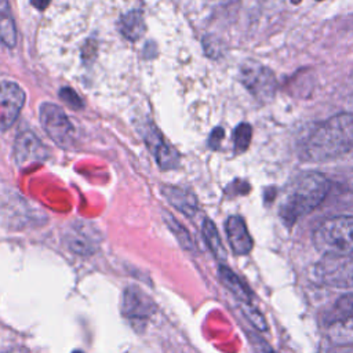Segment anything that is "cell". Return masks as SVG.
Returning a JSON list of instances; mask_svg holds the SVG:
<instances>
[{
  "label": "cell",
  "instance_id": "obj_10",
  "mask_svg": "<svg viewBox=\"0 0 353 353\" xmlns=\"http://www.w3.org/2000/svg\"><path fill=\"white\" fill-rule=\"evenodd\" d=\"M48 150L44 143L32 132H21L14 143V157L19 168H26L47 159Z\"/></svg>",
  "mask_w": 353,
  "mask_h": 353
},
{
  "label": "cell",
  "instance_id": "obj_3",
  "mask_svg": "<svg viewBox=\"0 0 353 353\" xmlns=\"http://www.w3.org/2000/svg\"><path fill=\"white\" fill-rule=\"evenodd\" d=\"M313 245L323 255H353V216L324 219L313 230Z\"/></svg>",
  "mask_w": 353,
  "mask_h": 353
},
{
  "label": "cell",
  "instance_id": "obj_6",
  "mask_svg": "<svg viewBox=\"0 0 353 353\" xmlns=\"http://www.w3.org/2000/svg\"><path fill=\"white\" fill-rule=\"evenodd\" d=\"M240 79L243 85L259 102L266 103L274 98L277 80L274 73L258 61H245L240 66Z\"/></svg>",
  "mask_w": 353,
  "mask_h": 353
},
{
  "label": "cell",
  "instance_id": "obj_25",
  "mask_svg": "<svg viewBox=\"0 0 353 353\" xmlns=\"http://www.w3.org/2000/svg\"><path fill=\"white\" fill-rule=\"evenodd\" d=\"M50 1H51V0H30L32 6L36 7L37 10H44V8L50 4Z\"/></svg>",
  "mask_w": 353,
  "mask_h": 353
},
{
  "label": "cell",
  "instance_id": "obj_19",
  "mask_svg": "<svg viewBox=\"0 0 353 353\" xmlns=\"http://www.w3.org/2000/svg\"><path fill=\"white\" fill-rule=\"evenodd\" d=\"M240 310L256 331H261V332L268 331V323L256 307H254L251 303L240 302Z\"/></svg>",
  "mask_w": 353,
  "mask_h": 353
},
{
  "label": "cell",
  "instance_id": "obj_14",
  "mask_svg": "<svg viewBox=\"0 0 353 353\" xmlns=\"http://www.w3.org/2000/svg\"><path fill=\"white\" fill-rule=\"evenodd\" d=\"M218 276L221 283L234 295L239 302L251 303V292L240 280V277L225 263H219L218 266Z\"/></svg>",
  "mask_w": 353,
  "mask_h": 353
},
{
  "label": "cell",
  "instance_id": "obj_20",
  "mask_svg": "<svg viewBox=\"0 0 353 353\" xmlns=\"http://www.w3.org/2000/svg\"><path fill=\"white\" fill-rule=\"evenodd\" d=\"M251 137H252V128L250 124L247 123H241L237 125V128L234 130V149L236 152H244L250 142H251Z\"/></svg>",
  "mask_w": 353,
  "mask_h": 353
},
{
  "label": "cell",
  "instance_id": "obj_17",
  "mask_svg": "<svg viewBox=\"0 0 353 353\" xmlns=\"http://www.w3.org/2000/svg\"><path fill=\"white\" fill-rule=\"evenodd\" d=\"M201 232H203L204 241L208 250L211 251V254L215 256V259L219 261V263H223L226 261V250L223 247V243L221 240V236L215 223L211 219L205 218L201 225Z\"/></svg>",
  "mask_w": 353,
  "mask_h": 353
},
{
  "label": "cell",
  "instance_id": "obj_23",
  "mask_svg": "<svg viewBox=\"0 0 353 353\" xmlns=\"http://www.w3.org/2000/svg\"><path fill=\"white\" fill-rule=\"evenodd\" d=\"M247 335H248V339L251 341V345H252V347H254V350H255L256 353H277V352L273 350V347H272L269 343H266L259 335H256V334H254V332H248V331H247Z\"/></svg>",
  "mask_w": 353,
  "mask_h": 353
},
{
  "label": "cell",
  "instance_id": "obj_4",
  "mask_svg": "<svg viewBox=\"0 0 353 353\" xmlns=\"http://www.w3.org/2000/svg\"><path fill=\"white\" fill-rule=\"evenodd\" d=\"M312 279L334 290L353 291V255H324L313 266Z\"/></svg>",
  "mask_w": 353,
  "mask_h": 353
},
{
  "label": "cell",
  "instance_id": "obj_2",
  "mask_svg": "<svg viewBox=\"0 0 353 353\" xmlns=\"http://www.w3.org/2000/svg\"><path fill=\"white\" fill-rule=\"evenodd\" d=\"M330 181L319 172H310L301 176L285 193L281 200L279 214L288 226L299 218L312 212L327 196Z\"/></svg>",
  "mask_w": 353,
  "mask_h": 353
},
{
  "label": "cell",
  "instance_id": "obj_8",
  "mask_svg": "<svg viewBox=\"0 0 353 353\" xmlns=\"http://www.w3.org/2000/svg\"><path fill=\"white\" fill-rule=\"evenodd\" d=\"M40 121L44 131L55 145L65 149H70L73 146L74 128L58 105L44 102L40 106Z\"/></svg>",
  "mask_w": 353,
  "mask_h": 353
},
{
  "label": "cell",
  "instance_id": "obj_26",
  "mask_svg": "<svg viewBox=\"0 0 353 353\" xmlns=\"http://www.w3.org/2000/svg\"><path fill=\"white\" fill-rule=\"evenodd\" d=\"M72 353H84V352H81V350H74V352H72Z\"/></svg>",
  "mask_w": 353,
  "mask_h": 353
},
{
  "label": "cell",
  "instance_id": "obj_1",
  "mask_svg": "<svg viewBox=\"0 0 353 353\" xmlns=\"http://www.w3.org/2000/svg\"><path fill=\"white\" fill-rule=\"evenodd\" d=\"M353 149V113H338L321 121L305 139L303 157L310 161L334 160Z\"/></svg>",
  "mask_w": 353,
  "mask_h": 353
},
{
  "label": "cell",
  "instance_id": "obj_13",
  "mask_svg": "<svg viewBox=\"0 0 353 353\" xmlns=\"http://www.w3.org/2000/svg\"><path fill=\"white\" fill-rule=\"evenodd\" d=\"M161 193L167 199V201L183 215L189 218L196 215L199 210V203L196 196L190 190L181 186L164 185L161 186Z\"/></svg>",
  "mask_w": 353,
  "mask_h": 353
},
{
  "label": "cell",
  "instance_id": "obj_21",
  "mask_svg": "<svg viewBox=\"0 0 353 353\" xmlns=\"http://www.w3.org/2000/svg\"><path fill=\"white\" fill-rule=\"evenodd\" d=\"M338 316V320H343V319H349L353 317V294H347L345 296H342L335 306ZM336 320V321H338Z\"/></svg>",
  "mask_w": 353,
  "mask_h": 353
},
{
  "label": "cell",
  "instance_id": "obj_11",
  "mask_svg": "<svg viewBox=\"0 0 353 353\" xmlns=\"http://www.w3.org/2000/svg\"><path fill=\"white\" fill-rule=\"evenodd\" d=\"M142 135L148 148L152 150L153 156L156 157L157 164L163 170H171L179 165L178 152L164 141V138L153 124H148Z\"/></svg>",
  "mask_w": 353,
  "mask_h": 353
},
{
  "label": "cell",
  "instance_id": "obj_5",
  "mask_svg": "<svg viewBox=\"0 0 353 353\" xmlns=\"http://www.w3.org/2000/svg\"><path fill=\"white\" fill-rule=\"evenodd\" d=\"M120 312L125 321L138 332L143 331L150 319L157 312L152 296L141 287L130 284L123 290L120 299Z\"/></svg>",
  "mask_w": 353,
  "mask_h": 353
},
{
  "label": "cell",
  "instance_id": "obj_15",
  "mask_svg": "<svg viewBox=\"0 0 353 353\" xmlns=\"http://www.w3.org/2000/svg\"><path fill=\"white\" fill-rule=\"evenodd\" d=\"M0 41L8 48L17 44V28L8 0H0Z\"/></svg>",
  "mask_w": 353,
  "mask_h": 353
},
{
  "label": "cell",
  "instance_id": "obj_16",
  "mask_svg": "<svg viewBox=\"0 0 353 353\" xmlns=\"http://www.w3.org/2000/svg\"><path fill=\"white\" fill-rule=\"evenodd\" d=\"M146 30L143 14L139 10L128 11L125 15L120 19V32L124 37H127L131 41H135L143 36Z\"/></svg>",
  "mask_w": 353,
  "mask_h": 353
},
{
  "label": "cell",
  "instance_id": "obj_9",
  "mask_svg": "<svg viewBox=\"0 0 353 353\" xmlns=\"http://www.w3.org/2000/svg\"><path fill=\"white\" fill-rule=\"evenodd\" d=\"M23 90L12 81L0 83V130H8L25 105Z\"/></svg>",
  "mask_w": 353,
  "mask_h": 353
},
{
  "label": "cell",
  "instance_id": "obj_18",
  "mask_svg": "<svg viewBox=\"0 0 353 353\" xmlns=\"http://www.w3.org/2000/svg\"><path fill=\"white\" fill-rule=\"evenodd\" d=\"M163 219L165 222V225L168 226L170 232L172 233V236L175 237V240L178 241V244L181 245V248H183L185 251L189 252H196V243L192 239L189 230L168 211L163 210Z\"/></svg>",
  "mask_w": 353,
  "mask_h": 353
},
{
  "label": "cell",
  "instance_id": "obj_7",
  "mask_svg": "<svg viewBox=\"0 0 353 353\" xmlns=\"http://www.w3.org/2000/svg\"><path fill=\"white\" fill-rule=\"evenodd\" d=\"M62 241L70 252L91 256L99 250L102 234L95 225L87 221H74L63 230Z\"/></svg>",
  "mask_w": 353,
  "mask_h": 353
},
{
  "label": "cell",
  "instance_id": "obj_24",
  "mask_svg": "<svg viewBox=\"0 0 353 353\" xmlns=\"http://www.w3.org/2000/svg\"><path fill=\"white\" fill-rule=\"evenodd\" d=\"M222 138H223V130L222 128H215L212 132H211V135H210V146L211 148H214V149H216L218 146H219V142L222 141Z\"/></svg>",
  "mask_w": 353,
  "mask_h": 353
},
{
  "label": "cell",
  "instance_id": "obj_22",
  "mask_svg": "<svg viewBox=\"0 0 353 353\" xmlns=\"http://www.w3.org/2000/svg\"><path fill=\"white\" fill-rule=\"evenodd\" d=\"M59 97L62 98V101L72 109L74 110H79L83 108V102L80 99V97L69 87H63L61 91H59Z\"/></svg>",
  "mask_w": 353,
  "mask_h": 353
},
{
  "label": "cell",
  "instance_id": "obj_12",
  "mask_svg": "<svg viewBox=\"0 0 353 353\" xmlns=\"http://www.w3.org/2000/svg\"><path fill=\"white\" fill-rule=\"evenodd\" d=\"M225 230L229 245L236 255H247L251 252L254 240L241 216L230 215L225 222Z\"/></svg>",
  "mask_w": 353,
  "mask_h": 353
}]
</instances>
